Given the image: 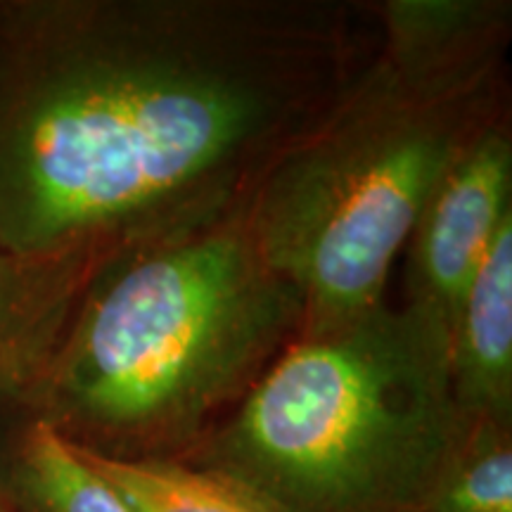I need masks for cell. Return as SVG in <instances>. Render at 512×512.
Wrapping results in <instances>:
<instances>
[{
  "instance_id": "obj_1",
  "label": "cell",
  "mask_w": 512,
  "mask_h": 512,
  "mask_svg": "<svg viewBox=\"0 0 512 512\" xmlns=\"http://www.w3.org/2000/svg\"><path fill=\"white\" fill-rule=\"evenodd\" d=\"M377 48L373 3L0 8V252L107 261L242 209Z\"/></svg>"
},
{
  "instance_id": "obj_2",
  "label": "cell",
  "mask_w": 512,
  "mask_h": 512,
  "mask_svg": "<svg viewBox=\"0 0 512 512\" xmlns=\"http://www.w3.org/2000/svg\"><path fill=\"white\" fill-rule=\"evenodd\" d=\"M304 306L245 207L95 268L24 406L119 460H178L299 337Z\"/></svg>"
},
{
  "instance_id": "obj_3",
  "label": "cell",
  "mask_w": 512,
  "mask_h": 512,
  "mask_svg": "<svg viewBox=\"0 0 512 512\" xmlns=\"http://www.w3.org/2000/svg\"><path fill=\"white\" fill-rule=\"evenodd\" d=\"M505 57L458 69L394 62L380 48L273 159L245 204L266 264L302 297L299 337L387 304L389 268L441 178L503 117Z\"/></svg>"
},
{
  "instance_id": "obj_4",
  "label": "cell",
  "mask_w": 512,
  "mask_h": 512,
  "mask_svg": "<svg viewBox=\"0 0 512 512\" xmlns=\"http://www.w3.org/2000/svg\"><path fill=\"white\" fill-rule=\"evenodd\" d=\"M460 427L446 323L382 304L294 339L178 460L235 477L285 512H415Z\"/></svg>"
},
{
  "instance_id": "obj_5",
  "label": "cell",
  "mask_w": 512,
  "mask_h": 512,
  "mask_svg": "<svg viewBox=\"0 0 512 512\" xmlns=\"http://www.w3.org/2000/svg\"><path fill=\"white\" fill-rule=\"evenodd\" d=\"M512 216L510 112L491 121L446 171L408 238L406 304L451 332L465 290L503 221Z\"/></svg>"
},
{
  "instance_id": "obj_6",
  "label": "cell",
  "mask_w": 512,
  "mask_h": 512,
  "mask_svg": "<svg viewBox=\"0 0 512 512\" xmlns=\"http://www.w3.org/2000/svg\"><path fill=\"white\" fill-rule=\"evenodd\" d=\"M460 415L512 425V216L503 221L451 325Z\"/></svg>"
},
{
  "instance_id": "obj_7",
  "label": "cell",
  "mask_w": 512,
  "mask_h": 512,
  "mask_svg": "<svg viewBox=\"0 0 512 512\" xmlns=\"http://www.w3.org/2000/svg\"><path fill=\"white\" fill-rule=\"evenodd\" d=\"M102 261L0 252V396L24 403Z\"/></svg>"
},
{
  "instance_id": "obj_8",
  "label": "cell",
  "mask_w": 512,
  "mask_h": 512,
  "mask_svg": "<svg viewBox=\"0 0 512 512\" xmlns=\"http://www.w3.org/2000/svg\"><path fill=\"white\" fill-rule=\"evenodd\" d=\"M377 48L420 69H456L505 57L510 0H382L373 3Z\"/></svg>"
},
{
  "instance_id": "obj_9",
  "label": "cell",
  "mask_w": 512,
  "mask_h": 512,
  "mask_svg": "<svg viewBox=\"0 0 512 512\" xmlns=\"http://www.w3.org/2000/svg\"><path fill=\"white\" fill-rule=\"evenodd\" d=\"M0 475L17 512H131L79 448L36 413L19 430Z\"/></svg>"
},
{
  "instance_id": "obj_10",
  "label": "cell",
  "mask_w": 512,
  "mask_h": 512,
  "mask_svg": "<svg viewBox=\"0 0 512 512\" xmlns=\"http://www.w3.org/2000/svg\"><path fill=\"white\" fill-rule=\"evenodd\" d=\"M74 446L119 491L131 512H285L219 470L183 460H119Z\"/></svg>"
},
{
  "instance_id": "obj_11",
  "label": "cell",
  "mask_w": 512,
  "mask_h": 512,
  "mask_svg": "<svg viewBox=\"0 0 512 512\" xmlns=\"http://www.w3.org/2000/svg\"><path fill=\"white\" fill-rule=\"evenodd\" d=\"M415 512H512V425L465 418Z\"/></svg>"
},
{
  "instance_id": "obj_12",
  "label": "cell",
  "mask_w": 512,
  "mask_h": 512,
  "mask_svg": "<svg viewBox=\"0 0 512 512\" xmlns=\"http://www.w3.org/2000/svg\"><path fill=\"white\" fill-rule=\"evenodd\" d=\"M0 512H17L8 496V489H5V484H3V475H0Z\"/></svg>"
}]
</instances>
